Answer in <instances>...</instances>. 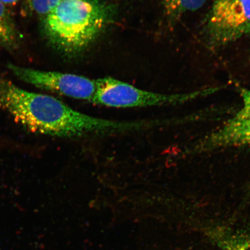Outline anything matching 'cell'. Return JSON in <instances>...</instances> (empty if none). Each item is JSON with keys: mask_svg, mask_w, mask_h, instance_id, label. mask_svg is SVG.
Here are the masks:
<instances>
[{"mask_svg": "<svg viewBox=\"0 0 250 250\" xmlns=\"http://www.w3.org/2000/svg\"><path fill=\"white\" fill-rule=\"evenodd\" d=\"M110 19L111 8L98 0H61L43 17V30L56 48L74 54L91 44Z\"/></svg>", "mask_w": 250, "mask_h": 250, "instance_id": "6da1fadb", "label": "cell"}, {"mask_svg": "<svg viewBox=\"0 0 250 250\" xmlns=\"http://www.w3.org/2000/svg\"><path fill=\"white\" fill-rule=\"evenodd\" d=\"M28 7L36 14L45 17L49 14L61 0H26Z\"/></svg>", "mask_w": 250, "mask_h": 250, "instance_id": "ba28073f", "label": "cell"}, {"mask_svg": "<svg viewBox=\"0 0 250 250\" xmlns=\"http://www.w3.org/2000/svg\"><path fill=\"white\" fill-rule=\"evenodd\" d=\"M166 13L171 21H176L188 12L202 8L206 0H162Z\"/></svg>", "mask_w": 250, "mask_h": 250, "instance_id": "52a82bcc", "label": "cell"}, {"mask_svg": "<svg viewBox=\"0 0 250 250\" xmlns=\"http://www.w3.org/2000/svg\"><path fill=\"white\" fill-rule=\"evenodd\" d=\"M243 107L223 126L192 146L195 153L230 147H250V89H242Z\"/></svg>", "mask_w": 250, "mask_h": 250, "instance_id": "5b68a950", "label": "cell"}, {"mask_svg": "<svg viewBox=\"0 0 250 250\" xmlns=\"http://www.w3.org/2000/svg\"><path fill=\"white\" fill-rule=\"evenodd\" d=\"M23 37L5 5L0 2V46L15 51L20 48Z\"/></svg>", "mask_w": 250, "mask_h": 250, "instance_id": "8992f818", "label": "cell"}, {"mask_svg": "<svg viewBox=\"0 0 250 250\" xmlns=\"http://www.w3.org/2000/svg\"><path fill=\"white\" fill-rule=\"evenodd\" d=\"M20 0H0V2L5 5L14 6L17 4Z\"/></svg>", "mask_w": 250, "mask_h": 250, "instance_id": "9c48e42d", "label": "cell"}, {"mask_svg": "<svg viewBox=\"0 0 250 250\" xmlns=\"http://www.w3.org/2000/svg\"><path fill=\"white\" fill-rule=\"evenodd\" d=\"M96 92L92 102L96 104L116 108L182 104L210 96L223 88V86L209 87L189 93L167 95L140 89L112 77L100 78L96 80Z\"/></svg>", "mask_w": 250, "mask_h": 250, "instance_id": "7a4b0ae2", "label": "cell"}, {"mask_svg": "<svg viewBox=\"0 0 250 250\" xmlns=\"http://www.w3.org/2000/svg\"><path fill=\"white\" fill-rule=\"evenodd\" d=\"M7 67L18 79L43 90L90 102L95 96L96 80L88 78L60 72L37 70L10 62Z\"/></svg>", "mask_w": 250, "mask_h": 250, "instance_id": "277c9868", "label": "cell"}, {"mask_svg": "<svg viewBox=\"0 0 250 250\" xmlns=\"http://www.w3.org/2000/svg\"><path fill=\"white\" fill-rule=\"evenodd\" d=\"M204 34L212 48L250 36V0H216L206 18Z\"/></svg>", "mask_w": 250, "mask_h": 250, "instance_id": "3957f363", "label": "cell"}]
</instances>
